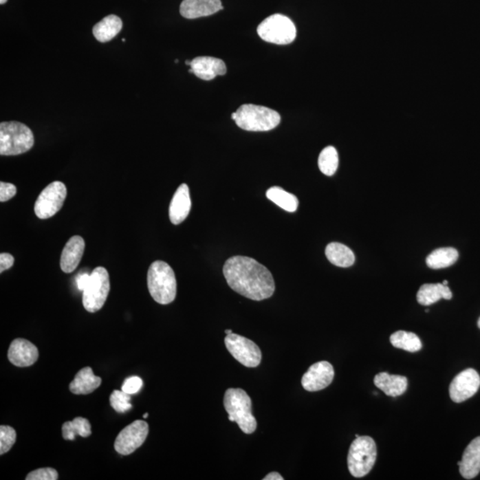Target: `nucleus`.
Wrapping results in <instances>:
<instances>
[{"instance_id":"nucleus-36","label":"nucleus","mask_w":480,"mask_h":480,"mask_svg":"<svg viewBox=\"0 0 480 480\" xmlns=\"http://www.w3.org/2000/svg\"><path fill=\"white\" fill-rule=\"evenodd\" d=\"M89 279L90 274H88L87 272L80 273V274L77 276V279H76L78 290L83 292L85 288L87 287Z\"/></svg>"},{"instance_id":"nucleus-37","label":"nucleus","mask_w":480,"mask_h":480,"mask_svg":"<svg viewBox=\"0 0 480 480\" xmlns=\"http://www.w3.org/2000/svg\"><path fill=\"white\" fill-rule=\"evenodd\" d=\"M263 480H284L283 477L281 475V474L273 472H270L265 477V478L263 479Z\"/></svg>"},{"instance_id":"nucleus-8","label":"nucleus","mask_w":480,"mask_h":480,"mask_svg":"<svg viewBox=\"0 0 480 480\" xmlns=\"http://www.w3.org/2000/svg\"><path fill=\"white\" fill-rule=\"evenodd\" d=\"M111 290L107 270L97 267L90 274L89 282L83 291V305L88 312L100 311L105 305Z\"/></svg>"},{"instance_id":"nucleus-7","label":"nucleus","mask_w":480,"mask_h":480,"mask_svg":"<svg viewBox=\"0 0 480 480\" xmlns=\"http://www.w3.org/2000/svg\"><path fill=\"white\" fill-rule=\"evenodd\" d=\"M257 33L263 41L269 43L287 45L296 39V28L290 18L276 14L261 23Z\"/></svg>"},{"instance_id":"nucleus-25","label":"nucleus","mask_w":480,"mask_h":480,"mask_svg":"<svg viewBox=\"0 0 480 480\" xmlns=\"http://www.w3.org/2000/svg\"><path fill=\"white\" fill-rule=\"evenodd\" d=\"M458 257L459 254L457 249L452 248H439L427 257L426 263L430 269H444L455 264Z\"/></svg>"},{"instance_id":"nucleus-22","label":"nucleus","mask_w":480,"mask_h":480,"mask_svg":"<svg viewBox=\"0 0 480 480\" xmlns=\"http://www.w3.org/2000/svg\"><path fill=\"white\" fill-rule=\"evenodd\" d=\"M450 288L442 283L422 285L417 293V302L424 306H430L439 300H450Z\"/></svg>"},{"instance_id":"nucleus-30","label":"nucleus","mask_w":480,"mask_h":480,"mask_svg":"<svg viewBox=\"0 0 480 480\" xmlns=\"http://www.w3.org/2000/svg\"><path fill=\"white\" fill-rule=\"evenodd\" d=\"M131 395L123 391H114L109 397V403L112 408L118 413H126L132 408Z\"/></svg>"},{"instance_id":"nucleus-1","label":"nucleus","mask_w":480,"mask_h":480,"mask_svg":"<svg viewBox=\"0 0 480 480\" xmlns=\"http://www.w3.org/2000/svg\"><path fill=\"white\" fill-rule=\"evenodd\" d=\"M223 275L232 290L248 299L263 301L275 292L272 273L253 258L233 257L223 266Z\"/></svg>"},{"instance_id":"nucleus-23","label":"nucleus","mask_w":480,"mask_h":480,"mask_svg":"<svg viewBox=\"0 0 480 480\" xmlns=\"http://www.w3.org/2000/svg\"><path fill=\"white\" fill-rule=\"evenodd\" d=\"M122 27L123 22L120 17L114 14L108 15L94 26L93 34L97 41L105 43L113 39L122 30Z\"/></svg>"},{"instance_id":"nucleus-12","label":"nucleus","mask_w":480,"mask_h":480,"mask_svg":"<svg viewBox=\"0 0 480 480\" xmlns=\"http://www.w3.org/2000/svg\"><path fill=\"white\" fill-rule=\"evenodd\" d=\"M480 387L479 373L472 369L464 370L455 376L449 387V395L455 403L470 399Z\"/></svg>"},{"instance_id":"nucleus-20","label":"nucleus","mask_w":480,"mask_h":480,"mask_svg":"<svg viewBox=\"0 0 480 480\" xmlns=\"http://www.w3.org/2000/svg\"><path fill=\"white\" fill-rule=\"evenodd\" d=\"M373 382L376 387L391 397H399L405 393L408 389V379L405 376L390 375L385 372L376 375Z\"/></svg>"},{"instance_id":"nucleus-39","label":"nucleus","mask_w":480,"mask_h":480,"mask_svg":"<svg viewBox=\"0 0 480 480\" xmlns=\"http://www.w3.org/2000/svg\"><path fill=\"white\" fill-rule=\"evenodd\" d=\"M8 0H0V4L3 5L7 3Z\"/></svg>"},{"instance_id":"nucleus-28","label":"nucleus","mask_w":480,"mask_h":480,"mask_svg":"<svg viewBox=\"0 0 480 480\" xmlns=\"http://www.w3.org/2000/svg\"><path fill=\"white\" fill-rule=\"evenodd\" d=\"M62 431L63 439L66 440H74L77 435L87 437L92 433L89 421L83 417H77L72 422H65Z\"/></svg>"},{"instance_id":"nucleus-41","label":"nucleus","mask_w":480,"mask_h":480,"mask_svg":"<svg viewBox=\"0 0 480 480\" xmlns=\"http://www.w3.org/2000/svg\"><path fill=\"white\" fill-rule=\"evenodd\" d=\"M148 416H149V414H147V413H146V414L144 415V418L146 419L148 417Z\"/></svg>"},{"instance_id":"nucleus-29","label":"nucleus","mask_w":480,"mask_h":480,"mask_svg":"<svg viewBox=\"0 0 480 480\" xmlns=\"http://www.w3.org/2000/svg\"><path fill=\"white\" fill-rule=\"evenodd\" d=\"M339 165L338 153L333 146H328L321 151L318 157V168L324 175L332 176L336 174Z\"/></svg>"},{"instance_id":"nucleus-14","label":"nucleus","mask_w":480,"mask_h":480,"mask_svg":"<svg viewBox=\"0 0 480 480\" xmlns=\"http://www.w3.org/2000/svg\"><path fill=\"white\" fill-rule=\"evenodd\" d=\"M39 351L28 340L18 338L12 342L8 349V360L14 366L27 367L38 360Z\"/></svg>"},{"instance_id":"nucleus-9","label":"nucleus","mask_w":480,"mask_h":480,"mask_svg":"<svg viewBox=\"0 0 480 480\" xmlns=\"http://www.w3.org/2000/svg\"><path fill=\"white\" fill-rule=\"evenodd\" d=\"M67 196V189L62 182H51L39 194L34 206V212L39 219L54 217L63 208Z\"/></svg>"},{"instance_id":"nucleus-26","label":"nucleus","mask_w":480,"mask_h":480,"mask_svg":"<svg viewBox=\"0 0 480 480\" xmlns=\"http://www.w3.org/2000/svg\"><path fill=\"white\" fill-rule=\"evenodd\" d=\"M266 196L270 201L285 211L294 212L298 208V199L281 187L270 188L267 190Z\"/></svg>"},{"instance_id":"nucleus-11","label":"nucleus","mask_w":480,"mask_h":480,"mask_svg":"<svg viewBox=\"0 0 480 480\" xmlns=\"http://www.w3.org/2000/svg\"><path fill=\"white\" fill-rule=\"evenodd\" d=\"M149 433V425L145 421L136 420L118 434L115 441V450L118 454L129 455L144 444Z\"/></svg>"},{"instance_id":"nucleus-40","label":"nucleus","mask_w":480,"mask_h":480,"mask_svg":"<svg viewBox=\"0 0 480 480\" xmlns=\"http://www.w3.org/2000/svg\"><path fill=\"white\" fill-rule=\"evenodd\" d=\"M442 284L444 285H448V281H443V283H442Z\"/></svg>"},{"instance_id":"nucleus-42","label":"nucleus","mask_w":480,"mask_h":480,"mask_svg":"<svg viewBox=\"0 0 480 480\" xmlns=\"http://www.w3.org/2000/svg\"><path fill=\"white\" fill-rule=\"evenodd\" d=\"M190 63H191V62H189V61H186V63H186L187 65H190Z\"/></svg>"},{"instance_id":"nucleus-33","label":"nucleus","mask_w":480,"mask_h":480,"mask_svg":"<svg viewBox=\"0 0 480 480\" xmlns=\"http://www.w3.org/2000/svg\"><path fill=\"white\" fill-rule=\"evenodd\" d=\"M142 380L138 376H131L124 380L122 391L130 395L138 393L142 387Z\"/></svg>"},{"instance_id":"nucleus-5","label":"nucleus","mask_w":480,"mask_h":480,"mask_svg":"<svg viewBox=\"0 0 480 480\" xmlns=\"http://www.w3.org/2000/svg\"><path fill=\"white\" fill-rule=\"evenodd\" d=\"M34 145V135L26 124L10 121L0 124V155L17 156Z\"/></svg>"},{"instance_id":"nucleus-32","label":"nucleus","mask_w":480,"mask_h":480,"mask_svg":"<svg viewBox=\"0 0 480 480\" xmlns=\"http://www.w3.org/2000/svg\"><path fill=\"white\" fill-rule=\"evenodd\" d=\"M58 479V472L52 468H42L30 472L26 480H56Z\"/></svg>"},{"instance_id":"nucleus-6","label":"nucleus","mask_w":480,"mask_h":480,"mask_svg":"<svg viewBox=\"0 0 480 480\" xmlns=\"http://www.w3.org/2000/svg\"><path fill=\"white\" fill-rule=\"evenodd\" d=\"M378 458V448L375 440L369 436H360L351 443L348 454L349 472L355 478L367 475Z\"/></svg>"},{"instance_id":"nucleus-13","label":"nucleus","mask_w":480,"mask_h":480,"mask_svg":"<svg viewBox=\"0 0 480 480\" xmlns=\"http://www.w3.org/2000/svg\"><path fill=\"white\" fill-rule=\"evenodd\" d=\"M335 378V370L327 361L313 364L302 378V385L307 391L324 390L332 384Z\"/></svg>"},{"instance_id":"nucleus-31","label":"nucleus","mask_w":480,"mask_h":480,"mask_svg":"<svg viewBox=\"0 0 480 480\" xmlns=\"http://www.w3.org/2000/svg\"><path fill=\"white\" fill-rule=\"evenodd\" d=\"M17 440V431L14 428L2 425L0 426V455L8 452Z\"/></svg>"},{"instance_id":"nucleus-24","label":"nucleus","mask_w":480,"mask_h":480,"mask_svg":"<svg viewBox=\"0 0 480 480\" xmlns=\"http://www.w3.org/2000/svg\"><path fill=\"white\" fill-rule=\"evenodd\" d=\"M326 255L328 261L334 265L348 268L355 263V254L351 248L341 243L333 242L327 245Z\"/></svg>"},{"instance_id":"nucleus-16","label":"nucleus","mask_w":480,"mask_h":480,"mask_svg":"<svg viewBox=\"0 0 480 480\" xmlns=\"http://www.w3.org/2000/svg\"><path fill=\"white\" fill-rule=\"evenodd\" d=\"M221 0H184L180 14L186 19L209 17L223 9Z\"/></svg>"},{"instance_id":"nucleus-2","label":"nucleus","mask_w":480,"mask_h":480,"mask_svg":"<svg viewBox=\"0 0 480 480\" xmlns=\"http://www.w3.org/2000/svg\"><path fill=\"white\" fill-rule=\"evenodd\" d=\"M148 288L151 297L160 305H169L176 296V279L174 270L163 261L151 263L148 270Z\"/></svg>"},{"instance_id":"nucleus-15","label":"nucleus","mask_w":480,"mask_h":480,"mask_svg":"<svg viewBox=\"0 0 480 480\" xmlns=\"http://www.w3.org/2000/svg\"><path fill=\"white\" fill-rule=\"evenodd\" d=\"M190 68L194 74L203 80H212L217 76L226 74L227 68L223 60L210 56H199L191 61Z\"/></svg>"},{"instance_id":"nucleus-19","label":"nucleus","mask_w":480,"mask_h":480,"mask_svg":"<svg viewBox=\"0 0 480 480\" xmlns=\"http://www.w3.org/2000/svg\"><path fill=\"white\" fill-rule=\"evenodd\" d=\"M461 475L466 479L476 478L480 472V437L474 439L467 446L463 459L458 461Z\"/></svg>"},{"instance_id":"nucleus-18","label":"nucleus","mask_w":480,"mask_h":480,"mask_svg":"<svg viewBox=\"0 0 480 480\" xmlns=\"http://www.w3.org/2000/svg\"><path fill=\"white\" fill-rule=\"evenodd\" d=\"M85 246V240L80 236H73L68 240L61 255L60 266L63 272L72 273L77 269L83 257Z\"/></svg>"},{"instance_id":"nucleus-43","label":"nucleus","mask_w":480,"mask_h":480,"mask_svg":"<svg viewBox=\"0 0 480 480\" xmlns=\"http://www.w3.org/2000/svg\"><path fill=\"white\" fill-rule=\"evenodd\" d=\"M478 327L480 328V318H479V321H478Z\"/></svg>"},{"instance_id":"nucleus-27","label":"nucleus","mask_w":480,"mask_h":480,"mask_svg":"<svg viewBox=\"0 0 480 480\" xmlns=\"http://www.w3.org/2000/svg\"><path fill=\"white\" fill-rule=\"evenodd\" d=\"M390 341L395 348L409 352L419 351L422 347L420 338L415 334L406 331L393 333L390 337Z\"/></svg>"},{"instance_id":"nucleus-21","label":"nucleus","mask_w":480,"mask_h":480,"mask_svg":"<svg viewBox=\"0 0 480 480\" xmlns=\"http://www.w3.org/2000/svg\"><path fill=\"white\" fill-rule=\"evenodd\" d=\"M102 384V379L94 375L91 367H84L76 375L74 380L69 384V391L76 395L92 393Z\"/></svg>"},{"instance_id":"nucleus-10","label":"nucleus","mask_w":480,"mask_h":480,"mask_svg":"<svg viewBox=\"0 0 480 480\" xmlns=\"http://www.w3.org/2000/svg\"><path fill=\"white\" fill-rule=\"evenodd\" d=\"M226 348L232 357L247 367H257L262 361V351L257 343L244 336L230 334L224 339Z\"/></svg>"},{"instance_id":"nucleus-34","label":"nucleus","mask_w":480,"mask_h":480,"mask_svg":"<svg viewBox=\"0 0 480 480\" xmlns=\"http://www.w3.org/2000/svg\"><path fill=\"white\" fill-rule=\"evenodd\" d=\"M17 193V187L8 182H0V201L6 202L10 200Z\"/></svg>"},{"instance_id":"nucleus-4","label":"nucleus","mask_w":480,"mask_h":480,"mask_svg":"<svg viewBox=\"0 0 480 480\" xmlns=\"http://www.w3.org/2000/svg\"><path fill=\"white\" fill-rule=\"evenodd\" d=\"M224 408L229 420L236 422L240 430L246 434L254 433L257 422L252 413V400L242 389H228L224 395Z\"/></svg>"},{"instance_id":"nucleus-35","label":"nucleus","mask_w":480,"mask_h":480,"mask_svg":"<svg viewBox=\"0 0 480 480\" xmlns=\"http://www.w3.org/2000/svg\"><path fill=\"white\" fill-rule=\"evenodd\" d=\"M14 258L13 255L8 253H2L0 254V272H4L5 270L10 269L14 265Z\"/></svg>"},{"instance_id":"nucleus-3","label":"nucleus","mask_w":480,"mask_h":480,"mask_svg":"<svg viewBox=\"0 0 480 480\" xmlns=\"http://www.w3.org/2000/svg\"><path fill=\"white\" fill-rule=\"evenodd\" d=\"M237 126L247 131L265 132L281 123V115L272 109L254 105L240 106L232 115Z\"/></svg>"},{"instance_id":"nucleus-38","label":"nucleus","mask_w":480,"mask_h":480,"mask_svg":"<svg viewBox=\"0 0 480 480\" xmlns=\"http://www.w3.org/2000/svg\"><path fill=\"white\" fill-rule=\"evenodd\" d=\"M226 335H230V334H232V330L227 329L226 330Z\"/></svg>"},{"instance_id":"nucleus-17","label":"nucleus","mask_w":480,"mask_h":480,"mask_svg":"<svg viewBox=\"0 0 480 480\" xmlns=\"http://www.w3.org/2000/svg\"><path fill=\"white\" fill-rule=\"evenodd\" d=\"M191 208L190 190L187 184H182L175 191L169 206L170 221L178 226L187 218Z\"/></svg>"}]
</instances>
